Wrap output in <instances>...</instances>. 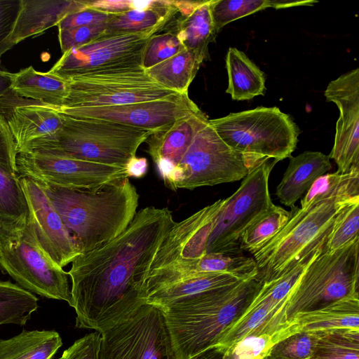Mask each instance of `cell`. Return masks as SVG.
Instances as JSON below:
<instances>
[{
	"mask_svg": "<svg viewBox=\"0 0 359 359\" xmlns=\"http://www.w3.org/2000/svg\"><path fill=\"white\" fill-rule=\"evenodd\" d=\"M127 177L142 178L148 170V161L144 157L131 158L124 167Z\"/></svg>",
	"mask_w": 359,
	"mask_h": 359,
	"instance_id": "47",
	"label": "cell"
},
{
	"mask_svg": "<svg viewBox=\"0 0 359 359\" xmlns=\"http://www.w3.org/2000/svg\"><path fill=\"white\" fill-rule=\"evenodd\" d=\"M0 268L23 289L71 306L68 274L41 247L29 217L0 219Z\"/></svg>",
	"mask_w": 359,
	"mask_h": 359,
	"instance_id": "7",
	"label": "cell"
},
{
	"mask_svg": "<svg viewBox=\"0 0 359 359\" xmlns=\"http://www.w3.org/2000/svg\"><path fill=\"white\" fill-rule=\"evenodd\" d=\"M50 109L72 117L116 122L152 133L201 110L188 93L118 106Z\"/></svg>",
	"mask_w": 359,
	"mask_h": 359,
	"instance_id": "15",
	"label": "cell"
},
{
	"mask_svg": "<svg viewBox=\"0 0 359 359\" xmlns=\"http://www.w3.org/2000/svg\"><path fill=\"white\" fill-rule=\"evenodd\" d=\"M20 182L29 208V220L41 247L63 268L81 254L77 241L43 189L27 177L20 176Z\"/></svg>",
	"mask_w": 359,
	"mask_h": 359,
	"instance_id": "17",
	"label": "cell"
},
{
	"mask_svg": "<svg viewBox=\"0 0 359 359\" xmlns=\"http://www.w3.org/2000/svg\"><path fill=\"white\" fill-rule=\"evenodd\" d=\"M222 354L215 347L212 346L193 356L190 359H222Z\"/></svg>",
	"mask_w": 359,
	"mask_h": 359,
	"instance_id": "51",
	"label": "cell"
},
{
	"mask_svg": "<svg viewBox=\"0 0 359 359\" xmlns=\"http://www.w3.org/2000/svg\"><path fill=\"white\" fill-rule=\"evenodd\" d=\"M62 114L63 124L57 133L28 143L18 153H39L124 168L152 133L116 122Z\"/></svg>",
	"mask_w": 359,
	"mask_h": 359,
	"instance_id": "4",
	"label": "cell"
},
{
	"mask_svg": "<svg viewBox=\"0 0 359 359\" xmlns=\"http://www.w3.org/2000/svg\"><path fill=\"white\" fill-rule=\"evenodd\" d=\"M290 217L291 211H287L273 203L241 235L240 239L241 252L247 251L253 254L257 251L281 230Z\"/></svg>",
	"mask_w": 359,
	"mask_h": 359,
	"instance_id": "34",
	"label": "cell"
},
{
	"mask_svg": "<svg viewBox=\"0 0 359 359\" xmlns=\"http://www.w3.org/2000/svg\"><path fill=\"white\" fill-rule=\"evenodd\" d=\"M210 1H205L191 14L180 16L174 32L185 49L193 51L203 61L208 58L209 43L218 34L210 13Z\"/></svg>",
	"mask_w": 359,
	"mask_h": 359,
	"instance_id": "30",
	"label": "cell"
},
{
	"mask_svg": "<svg viewBox=\"0 0 359 359\" xmlns=\"http://www.w3.org/2000/svg\"><path fill=\"white\" fill-rule=\"evenodd\" d=\"M175 222L168 208L146 207L117 237L72 262L67 274L76 327L101 334L144 304L152 262Z\"/></svg>",
	"mask_w": 359,
	"mask_h": 359,
	"instance_id": "1",
	"label": "cell"
},
{
	"mask_svg": "<svg viewBox=\"0 0 359 359\" xmlns=\"http://www.w3.org/2000/svg\"><path fill=\"white\" fill-rule=\"evenodd\" d=\"M359 199L346 205L337 216L323 252H332L358 238Z\"/></svg>",
	"mask_w": 359,
	"mask_h": 359,
	"instance_id": "37",
	"label": "cell"
},
{
	"mask_svg": "<svg viewBox=\"0 0 359 359\" xmlns=\"http://www.w3.org/2000/svg\"><path fill=\"white\" fill-rule=\"evenodd\" d=\"M100 334L94 332L76 340L57 359H98Z\"/></svg>",
	"mask_w": 359,
	"mask_h": 359,
	"instance_id": "43",
	"label": "cell"
},
{
	"mask_svg": "<svg viewBox=\"0 0 359 359\" xmlns=\"http://www.w3.org/2000/svg\"><path fill=\"white\" fill-rule=\"evenodd\" d=\"M17 155L15 140L8 123L0 114V165L11 172L18 175L16 167Z\"/></svg>",
	"mask_w": 359,
	"mask_h": 359,
	"instance_id": "45",
	"label": "cell"
},
{
	"mask_svg": "<svg viewBox=\"0 0 359 359\" xmlns=\"http://www.w3.org/2000/svg\"><path fill=\"white\" fill-rule=\"evenodd\" d=\"M203 62L197 54L184 48L174 56L146 69V72L161 86L183 94L188 93Z\"/></svg>",
	"mask_w": 359,
	"mask_h": 359,
	"instance_id": "31",
	"label": "cell"
},
{
	"mask_svg": "<svg viewBox=\"0 0 359 359\" xmlns=\"http://www.w3.org/2000/svg\"><path fill=\"white\" fill-rule=\"evenodd\" d=\"M359 238L332 252L319 255L287 294L285 314L291 320L334 301L359 296Z\"/></svg>",
	"mask_w": 359,
	"mask_h": 359,
	"instance_id": "8",
	"label": "cell"
},
{
	"mask_svg": "<svg viewBox=\"0 0 359 359\" xmlns=\"http://www.w3.org/2000/svg\"><path fill=\"white\" fill-rule=\"evenodd\" d=\"M11 90L19 97L58 107L67 96L69 81L29 66L13 74Z\"/></svg>",
	"mask_w": 359,
	"mask_h": 359,
	"instance_id": "26",
	"label": "cell"
},
{
	"mask_svg": "<svg viewBox=\"0 0 359 359\" xmlns=\"http://www.w3.org/2000/svg\"><path fill=\"white\" fill-rule=\"evenodd\" d=\"M87 8L86 0H22L11 36L14 45L57 26L67 15Z\"/></svg>",
	"mask_w": 359,
	"mask_h": 359,
	"instance_id": "22",
	"label": "cell"
},
{
	"mask_svg": "<svg viewBox=\"0 0 359 359\" xmlns=\"http://www.w3.org/2000/svg\"><path fill=\"white\" fill-rule=\"evenodd\" d=\"M359 196H336L306 208L291 209L287 224L252 254L262 283L273 280L295 266L325 243L340 211Z\"/></svg>",
	"mask_w": 359,
	"mask_h": 359,
	"instance_id": "5",
	"label": "cell"
},
{
	"mask_svg": "<svg viewBox=\"0 0 359 359\" xmlns=\"http://www.w3.org/2000/svg\"><path fill=\"white\" fill-rule=\"evenodd\" d=\"M28 217L29 208L20 176L0 165V219L21 220Z\"/></svg>",
	"mask_w": 359,
	"mask_h": 359,
	"instance_id": "36",
	"label": "cell"
},
{
	"mask_svg": "<svg viewBox=\"0 0 359 359\" xmlns=\"http://www.w3.org/2000/svg\"><path fill=\"white\" fill-rule=\"evenodd\" d=\"M184 48L173 32L156 34L148 39L142 65L146 70L174 56Z\"/></svg>",
	"mask_w": 359,
	"mask_h": 359,
	"instance_id": "40",
	"label": "cell"
},
{
	"mask_svg": "<svg viewBox=\"0 0 359 359\" xmlns=\"http://www.w3.org/2000/svg\"><path fill=\"white\" fill-rule=\"evenodd\" d=\"M336 196H359V169L340 174L326 173L312 184L301 200V208Z\"/></svg>",
	"mask_w": 359,
	"mask_h": 359,
	"instance_id": "33",
	"label": "cell"
},
{
	"mask_svg": "<svg viewBox=\"0 0 359 359\" xmlns=\"http://www.w3.org/2000/svg\"><path fill=\"white\" fill-rule=\"evenodd\" d=\"M226 93L234 100H248L265 94L264 73L241 50L231 47L226 56Z\"/></svg>",
	"mask_w": 359,
	"mask_h": 359,
	"instance_id": "27",
	"label": "cell"
},
{
	"mask_svg": "<svg viewBox=\"0 0 359 359\" xmlns=\"http://www.w3.org/2000/svg\"><path fill=\"white\" fill-rule=\"evenodd\" d=\"M149 38L135 34L103 35L62 54L48 72L69 81L94 72L142 65Z\"/></svg>",
	"mask_w": 359,
	"mask_h": 359,
	"instance_id": "13",
	"label": "cell"
},
{
	"mask_svg": "<svg viewBox=\"0 0 359 359\" xmlns=\"http://www.w3.org/2000/svg\"><path fill=\"white\" fill-rule=\"evenodd\" d=\"M13 74L0 69V98L11 90Z\"/></svg>",
	"mask_w": 359,
	"mask_h": 359,
	"instance_id": "50",
	"label": "cell"
},
{
	"mask_svg": "<svg viewBox=\"0 0 359 359\" xmlns=\"http://www.w3.org/2000/svg\"><path fill=\"white\" fill-rule=\"evenodd\" d=\"M292 318L295 319L301 331L359 330V296L334 301L320 308L299 313Z\"/></svg>",
	"mask_w": 359,
	"mask_h": 359,
	"instance_id": "25",
	"label": "cell"
},
{
	"mask_svg": "<svg viewBox=\"0 0 359 359\" xmlns=\"http://www.w3.org/2000/svg\"><path fill=\"white\" fill-rule=\"evenodd\" d=\"M262 285L255 276L181 298L161 308L177 359H190L212 347Z\"/></svg>",
	"mask_w": 359,
	"mask_h": 359,
	"instance_id": "3",
	"label": "cell"
},
{
	"mask_svg": "<svg viewBox=\"0 0 359 359\" xmlns=\"http://www.w3.org/2000/svg\"><path fill=\"white\" fill-rule=\"evenodd\" d=\"M308 359H359V330L320 332Z\"/></svg>",
	"mask_w": 359,
	"mask_h": 359,
	"instance_id": "35",
	"label": "cell"
},
{
	"mask_svg": "<svg viewBox=\"0 0 359 359\" xmlns=\"http://www.w3.org/2000/svg\"><path fill=\"white\" fill-rule=\"evenodd\" d=\"M325 96L339 110L334 146L328 156L337 165L338 173L359 169V69L330 81Z\"/></svg>",
	"mask_w": 359,
	"mask_h": 359,
	"instance_id": "16",
	"label": "cell"
},
{
	"mask_svg": "<svg viewBox=\"0 0 359 359\" xmlns=\"http://www.w3.org/2000/svg\"><path fill=\"white\" fill-rule=\"evenodd\" d=\"M98 359H177L162 309L144 304L102 332Z\"/></svg>",
	"mask_w": 359,
	"mask_h": 359,
	"instance_id": "11",
	"label": "cell"
},
{
	"mask_svg": "<svg viewBox=\"0 0 359 359\" xmlns=\"http://www.w3.org/2000/svg\"><path fill=\"white\" fill-rule=\"evenodd\" d=\"M301 332L295 319L288 320L285 302L273 314L222 354V359H266L273 346Z\"/></svg>",
	"mask_w": 359,
	"mask_h": 359,
	"instance_id": "21",
	"label": "cell"
},
{
	"mask_svg": "<svg viewBox=\"0 0 359 359\" xmlns=\"http://www.w3.org/2000/svg\"><path fill=\"white\" fill-rule=\"evenodd\" d=\"M205 1H173L178 13L180 16H187L191 14L198 6Z\"/></svg>",
	"mask_w": 359,
	"mask_h": 359,
	"instance_id": "48",
	"label": "cell"
},
{
	"mask_svg": "<svg viewBox=\"0 0 359 359\" xmlns=\"http://www.w3.org/2000/svg\"><path fill=\"white\" fill-rule=\"evenodd\" d=\"M34 181L48 196L77 241L81 253L93 250L117 237L137 212L139 194L126 177L95 190L67 188Z\"/></svg>",
	"mask_w": 359,
	"mask_h": 359,
	"instance_id": "2",
	"label": "cell"
},
{
	"mask_svg": "<svg viewBox=\"0 0 359 359\" xmlns=\"http://www.w3.org/2000/svg\"><path fill=\"white\" fill-rule=\"evenodd\" d=\"M316 1H285V0H271V8L276 9L285 8L298 6L313 5L316 3Z\"/></svg>",
	"mask_w": 359,
	"mask_h": 359,
	"instance_id": "49",
	"label": "cell"
},
{
	"mask_svg": "<svg viewBox=\"0 0 359 359\" xmlns=\"http://www.w3.org/2000/svg\"><path fill=\"white\" fill-rule=\"evenodd\" d=\"M249 172L245 156L224 142L208 124L194 138L168 187L176 191L214 186L241 180Z\"/></svg>",
	"mask_w": 359,
	"mask_h": 359,
	"instance_id": "12",
	"label": "cell"
},
{
	"mask_svg": "<svg viewBox=\"0 0 359 359\" xmlns=\"http://www.w3.org/2000/svg\"><path fill=\"white\" fill-rule=\"evenodd\" d=\"M22 8V0H0V58L13 47L11 36Z\"/></svg>",
	"mask_w": 359,
	"mask_h": 359,
	"instance_id": "42",
	"label": "cell"
},
{
	"mask_svg": "<svg viewBox=\"0 0 359 359\" xmlns=\"http://www.w3.org/2000/svg\"><path fill=\"white\" fill-rule=\"evenodd\" d=\"M208 124L209 119L199 110L151 133L145 140L147 151L167 186L196 134Z\"/></svg>",
	"mask_w": 359,
	"mask_h": 359,
	"instance_id": "20",
	"label": "cell"
},
{
	"mask_svg": "<svg viewBox=\"0 0 359 359\" xmlns=\"http://www.w3.org/2000/svg\"><path fill=\"white\" fill-rule=\"evenodd\" d=\"M0 114L8 123L18 153L28 143L57 133L63 124L62 114L19 97L11 90L0 98Z\"/></svg>",
	"mask_w": 359,
	"mask_h": 359,
	"instance_id": "19",
	"label": "cell"
},
{
	"mask_svg": "<svg viewBox=\"0 0 359 359\" xmlns=\"http://www.w3.org/2000/svg\"><path fill=\"white\" fill-rule=\"evenodd\" d=\"M158 1L159 0H86V4L88 8L109 14H116L130 10L147 9L156 6Z\"/></svg>",
	"mask_w": 359,
	"mask_h": 359,
	"instance_id": "44",
	"label": "cell"
},
{
	"mask_svg": "<svg viewBox=\"0 0 359 359\" xmlns=\"http://www.w3.org/2000/svg\"><path fill=\"white\" fill-rule=\"evenodd\" d=\"M320 332L301 331L276 344L266 359H308Z\"/></svg>",
	"mask_w": 359,
	"mask_h": 359,
	"instance_id": "39",
	"label": "cell"
},
{
	"mask_svg": "<svg viewBox=\"0 0 359 359\" xmlns=\"http://www.w3.org/2000/svg\"><path fill=\"white\" fill-rule=\"evenodd\" d=\"M177 93L146 72L142 65L94 72L71 79L69 92L60 106L50 109L111 107L161 100Z\"/></svg>",
	"mask_w": 359,
	"mask_h": 359,
	"instance_id": "9",
	"label": "cell"
},
{
	"mask_svg": "<svg viewBox=\"0 0 359 359\" xmlns=\"http://www.w3.org/2000/svg\"><path fill=\"white\" fill-rule=\"evenodd\" d=\"M177 13L173 1L159 0L147 9L111 14L104 35L135 34L150 37L162 30Z\"/></svg>",
	"mask_w": 359,
	"mask_h": 359,
	"instance_id": "24",
	"label": "cell"
},
{
	"mask_svg": "<svg viewBox=\"0 0 359 359\" xmlns=\"http://www.w3.org/2000/svg\"><path fill=\"white\" fill-rule=\"evenodd\" d=\"M209 124L224 142L245 156L249 172L268 161L291 156L300 133L292 118L276 107L230 113Z\"/></svg>",
	"mask_w": 359,
	"mask_h": 359,
	"instance_id": "6",
	"label": "cell"
},
{
	"mask_svg": "<svg viewBox=\"0 0 359 359\" xmlns=\"http://www.w3.org/2000/svg\"><path fill=\"white\" fill-rule=\"evenodd\" d=\"M271 8V0H211L210 13L217 33L227 24Z\"/></svg>",
	"mask_w": 359,
	"mask_h": 359,
	"instance_id": "38",
	"label": "cell"
},
{
	"mask_svg": "<svg viewBox=\"0 0 359 359\" xmlns=\"http://www.w3.org/2000/svg\"><path fill=\"white\" fill-rule=\"evenodd\" d=\"M277 163L268 161L250 172L238 189L224 198L208 237L206 253L242 255L241 235L273 204L269 180Z\"/></svg>",
	"mask_w": 359,
	"mask_h": 359,
	"instance_id": "10",
	"label": "cell"
},
{
	"mask_svg": "<svg viewBox=\"0 0 359 359\" xmlns=\"http://www.w3.org/2000/svg\"><path fill=\"white\" fill-rule=\"evenodd\" d=\"M106 23L66 29H58V39L62 54L101 37L106 30Z\"/></svg>",
	"mask_w": 359,
	"mask_h": 359,
	"instance_id": "41",
	"label": "cell"
},
{
	"mask_svg": "<svg viewBox=\"0 0 359 359\" xmlns=\"http://www.w3.org/2000/svg\"><path fill=\"white\" fill-rule=\"evenodd\" d=\"M224 201V198L219 199L184 220L175 222L164 237L149 272L196 260L206 254L208 237Z\"/></svg>",
	"mask_w": 359,
	"mask_h": 359,
	"instance_id": "18",
	"label": "cell"
},
{
	"mask_svg": "<svg viewBox=\"0 0 359 359\" xmlns=\"http://www.w3.org/2000/svg\"><path fill=\"white\" fill-rule=\"evenodd\" d=\"M39 299L10 280H0V325H25L39 307Z\"/></svg>",
	"mask_w": 359,
	"mask_h": 359,
	"instance_id": "32",
	"label": "cell"
},
{
	"mask_svg": "<svg viewBox=\"0 0 359 359\" xmlns=\"http://www.w3.org/2000/svg\"><path fill=\"white\" fill-rule=\"evenodd\" d=\"M289 158L276 195L282 204L292 209L314 181L331 170L332 164L329 156L320 151H306Z\"/></svg>",
	"mask_w": 359,
	"mask_h": 359,
	"instance_id": "23",
	"label": "cell"
},
{
	"mask_svg": "<svg viewBox=\"0 0 359 359\" xmlns=\"http://www.w3.org/2000/svg\"><path fill=\"white\" fill-rule=\"evenodd\" d=\"M249 278L228 273H202L184 278L147 294L144 304L163 308L183 297L233 285Z\"/></svg>",
	"mask_w": 359,
	"mask_h": 359,
	"instance_id": "28",
	"label": "cell"
},
{
	"mask_svg": "<svg viewBox=\"0 0 359 359\" xmlns=\"http://www.w3.org/2000/svg\"><path fill=\"white\" fill-rule=\"evenodd\" d=\"M16 167L20 176L79 189L95 190L127 177L123 167L32 152L18 153Z\"/></svg>",
	"mask_w": 359,
	"mask_h": 359,
	"instance_id": "14",
	"label": "cell"
},
{
	"mask_svg": "<svg viewBox=\"0 0 359 359\" xmlns=\"http://www.w3.org/2000/svg\"><path fill=\"white\" fill-rule=\"evenodd\" d=\"M111 14L86 8L65 17L57 25L58 29L89 26L107 22Z\"/></svg>",
	"mask_w": 359,
	"mask_h": 359,
	"instance_id": "46",
	"label": "cell"
},
{
	"mask_svg": "<svg viewBox=\"0 0 359 359\" xmlns=\"http://www.w3.org/2000/svg\"><path fill=\"white\" fill-rule=\"evenodd\" d=\"M62 341L54 330H23L0 339V359H53Z\"/></svg>",
	"mask_w": 359,
	"mask_h": 359,
	"instance_id": "29",
	"label": "cell"
}]
</instances>
